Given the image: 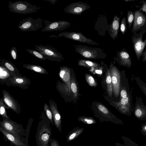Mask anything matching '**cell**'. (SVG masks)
I'll return each mask as SVG.
<instances>
[{
	"label": "cell",
	"mask_w": 146,
	"mask_h": 146,
	"mask_svg": "<svg viewBox=\"0 0 146 146\" xmlns=\"http://www.w3.org/2000/svg\"><path fill=\"white\" fill-rule=\"evenodd\" d=\"M73 46L77 53L87 58L97 59L107 56L104 50L100 48L81 44L73 45Z\"/></svg>",
	"instance_id": "6da1fadb"
},
{
	"label": "cell",
	"mask_w": 146,
	"mask_h": 146,
	"mask_svg": "<svg viewBox=\"0 0 146 146\" xmlns=\"http://www.w3.org/2000/svg\"><path fill=\"white\" fill-rule=\"evenodd\" d=\"M8 8L9 11L15 13L22 14H31L37 12L42 8L33 5L26 1L9 2Z\"/></svg>",
	"instance_id": "7a4b0ae2"
},
{
	"label": "cell",
	"mask_w": 146,
	"mask_h": 146,
	"mask_svg": "<svg viewBox=\"0 0 146 146\" xmlns=\"http://www.w3.org/2000/svg\"><path fill=\"white\" fill-rule=\"evenodd\" d=\"M35 49L46 58L52 62H60L64 60L62 54L52 46L48 45H35Z\"/></svg>",
	"instance_id": "3957f363"
},
{
	"label": "cell",
	"mask_w": 146,
	"mask_h": 146,
	"mask_svg": "<svg viewBox=\"0 0 146 146\" xmlns=\"http://www.w3.org/2000/svg\"><path fill=\"white\" fill-rule=\"evenodd\" d=\"M146 32V27L142 28L139 33H133L131 37V42L134 51L138 60H139L146 45V37L143 41V36Z\"/></svg>",
	"instance_id": "277c9868"
},
{
	"label": "cell",
	"mask_w": 146,
	"mask_h": 146,
	"mask_svg": "<svg viewBox=\"0 0 146 146\" xmlns=\"http://www.w3.org/2000/svg\"><path fill=\"white\" fill-rule=\"evenodd\" d=\"M43 20L41 18L34 19L31 17L23 19L20 21L18 28L23 32L35 31L42 28L44 26L42 25Z\"/></svg>",
	"instance_id": "5b68a950"
},
{
	"label": "cell",
	"mask_w": 146,
	"mask_h": 146,
	"mask_svg": "<svg viewBox=\"0 0 146 146\" xmlns=\"http://www.w3.org/2000/svg\"><path fill=\"white\" fill-rule=\"evenodd\" d=\"M43 23L44 27L41 30L43 32L61 31L69 28L71 25L70 22L63 20L51 22L46 20H43Z\"/></svg>",
	"instance_id": "8992f818"
},
{
	"label": "cell",
	"mask_w": 146,
	"mask_h": 146,
	"mask_svg": "<svg viewBox=\"0 0 146 146\" xmlns=\"http://www.w3.org/2000/svg\"><path fill=\"white\" fill-rule=\"evenodd\" d=\"M58 37L65 38L90 45H99V44L85 36L81 33L75 32H62L59 33Z\"/></svg>",
	"instance_id": "52a82bcc"
},
{
	"label": "cell",
	"mask_w": 146,
	"mask_h": 146,
	"mask_svg": "<svg viewBox=\"0 0 146 146\" xmlns=\"http://www.w3.org/2000/svg\"><path fill=\"white\" fill-rule=\"evenodd\" d=\"M110 70L113 92L114 96L117 97L120 92L121 74L118 68L113 64L110 65Z\"/></svg>",
	"instance_id": "ba28073f"
},
{
	"label": "cell",
	"mask_w": 146,
	"mask_h": 146,
	"mask_svg": "<svg viewBox=\"0 0 146 146\" xmlns=\"http://www.w3.org/2000/svg\"><path fill=\"white\" fill-rule=\"evenodd\" d=\"M2 83L5 84L8 86H12L19 87L22 89H27L31 84L30 79L25 76H13L3 81Z\"/></svg>",
	"instance_id": "9c48e42d"
},
{
	"label": "cell",
	"mask_w": 146,
	"mask_h": 146,
	"mask_svg": "<svg viewBox=\"0 0 146 146\" xmlns=\"http://www.w3.org/2000/svg\"><path fill=\"white\" fill-rule=\"evenodd\" d=\"M145 27H146V15L140 9L135 11L131 32L133 33H137Z\"/></svg>",
	"instance_id": "30bf717a"
},
{
	"label": "cell",
	"mask_w": 146,
	"mask_h": 146,
	"mask_svg": "<svg viewBox=\"0 0 146 146\" xmlns=\"http://www.w3.org/2000/svg\"><path fill=\"white\" fill-rule=\"evenodd\" d=\"M90 7L91 6L86 3L77 2L68 5L64 9V11L65 12L69 14L80 15Z\"/></svg>",
	"instance_id": "8fae6325"
},
{
	"label": "cell",
	"mask_w": 146,
	"mask_h": 146,
	"mask_svg": "<svg viewBox=\"0 0 146 146\" xmlns=\"http://www.w3.org/2000/svg\"><path fill=\"white\" fill-rule=\"evenodd\" d=\"M3 99L6 105L9 109L13 110L17 114L21 112V106L19 102L11 95L10 93L5 90L2 91Z\"/></svg>",
	"instance_id": "7c38bea8"
},
{
	"label": "cell",
	"mask_w": 146,
	"mask_h": 146,
	"mask_svg": "<svg viewBox=\"0 0 146 146\" xmlns=\"http://www.w3.org/2000/svg\"><path fill=\"white\" fill-rule=\"evenodd\" d=\"M136 101L133 110L134 116L140 120H146V106L140 96L136 97Z\"/></svg>",
	"instance_id": "4fadbf2b"
},
{
	"label": "cell",
	"mask_w": 146,
	"mask_h": 146,
	"mask_svg": "<svg viewBox=\"0 0 146 146\" xmlns=\"http://www.w3.org/2000/svg\"><path fill=\"white\" fill-rule=\"evenodd\" d=\"M116 60L121 66L130 68L132 66L131 57L126 49L123 48L120 51H117Z\"/></svg>",
	"instance_id": "5bb4252c"
},
{
	"label": "cell",
	"mask_w": 146,
	"mask_h": 146,
	"mask_svg": "<svg viewBox=\"0 0 146 146\" xmlns=\"http://www.w3.org/2000/svg\"><path fill=\"white\" fill-rule=\"evenodd\" d=\"M49 103V107L52 113L55 125L59 130L61 131V117L58 110L57 105L55 102L52 100H50Z\"/></svg>",
	"instance_id": "9a60e30c"
},
{
	"label": "cell",
	"mask_w": 146,
	"mask_h": 146,
	"mask_svg": "<svg viewBox=\"0 0 146 146\" xmlns=\"http://www.w3.org/2000/svg\"><path fill=\"white\" fill-rule=\"evenodd\" d=\"M59 74L61 79L66 84V86H65L66 88L64 89L66 92H70L71 89L70 69L66 66L61 67Z\"/></svg>",
	"instance_id": "2e32d148"
},
{
	"label": "cell",
	"mask_w": 146,
	"mask_h": 146,
	"mask_svg": "<svg viewBox=\"0 0 146 146\" xmlns=\"http://www.w3.org/2000/svg\"><path fill=\"white\" fill-rule=\"evenodd\" d=\"M0 125L5 130L13 134L20 139L18 135V130L16 127V124L9 119H5L0 122Z\"/></svg>",
	"instance_id": "e0dca14e"
},
{
	"label": "cell",
	"mask_w": 146,
	"mask_h": 146,
	"mask_svg": "<svg viewBox=\"0 0 146 146\" xmlns=\"http://www.w3.org/2000/svg\"><path fill=\"white\" fill-rule=\"evenodd\" d=\"M51 134L50 130L46 125L43 126L38 135V141L42 146H48Z\"/></svg>",
	"instance_id": "ac0fdd59"
},
{
	"label": "cell",
	"mask_w": 146,
	"mask_h": 146,
	"mask_svg": "<svg viewBox=\"0 0 146 146\" xmlns=\"http://www.w3.org/2000/svg\"><path fill=\"white\" fill-rule=\"evenodd\" d=\"M120 17L117 15L114 16L113 20L110 25L108 33L111 38L114 40L117 38L119 27Z\"/></svg>",
	"instance_id": "d6986e66"
},
{
	"label": "cell",
	"mask_w": 146,
	"mask_h": 146,
	"mask_svg": "<svg viewBox=\"0 0 146 146\" xmlns=\"http://www.w3.org/2000/svg\"><path fill=\"white\" fill-rule=\"evenodd\" d=\"M0 65L5 67L13 76H22V75L20 73L17 67L13 63L5 58L0 59Z\"/></svg>",
	"instance_id": "ffe728a7"
},
{
	"label": "cell",
	"mask_w": 146,
	"mask_h": 146,
	"mask_svg": "<svg viewBox=\"0 0 146 146\" xmlns=\"http://www.w3.org/2000/svg\"><path fill=\"white\" fill-rule=\"evenodd\" d=\"M1 132L16 146H25L19 139L11 133L5 130L3 128L0 127Z\"/></svg>",
	"instance_id": "44dd1931"
},
{
	"label": "cell",
	"mask_w": 146,
	"mask_h": 146,
	"mask_svg": "<svg viewBox=\"0 0 146 146\" xmlns=\"http://www.w3.org/2000/svg\"><path fill=\"white\" fill-rule=\"evenodd\" d=\"M22 66L25 68L38 73L49 74L48 72L45 69L40 66L29 64H24Z\"/></svg>",
	"instance_id": "7402d4cb"
},
{
	"label": "cell",
	"mask_w": 146,
	"mask_h": 146,
	"mask_svg": "<svg viewBox=\"0 0 146 146\" xmlns=\"http://www.w3.org/2000/svg\"><path fill=\"white\" fill-rule=\"evenodd\" d=\"M0 81L1 84L5 80L13 77L9 71L5 67L0 66Z\"/></svg>",
	"instance_id": "603a6c76"
},
{
	"label": "cell",
	"mask_w": 146,
	"mask_h": 146,
	"mask_svg": "<svg viewBox=\"0 0 146 146\" xmlns=\"http://www.w3.org/2000/svg\"><path fill=\"white\" fill-rule=\"evenodd\" d=\"M106 82L108 95L110 97H111L112 95L113 91L110 72L109 69H108L107 72Z\"/></svg>",
	"instance_id": "cb8c5ba5"
},
{
	"label": "cell",
	"mask_w": 146,
	"mask_h": 146,
	"mask_svg": "<svg viewBox=\"0 0 146 146\" xmlns=\"http://www.w3.org/2000/svg\"><path fill=\"white\" fill-rule=\"evenodd\" d=\"M132 78L135 80L139 88L146 96V83L143 82L139 76L135 77L132 75Z\"/></svg>",
	"instance_id": "d4e9b609"
},
{
	"label": "cell",
	"mask_w": 146,
	"mask_h": 146,
	"mask_svg": "<svg viewBox=\"0 0 146 146\" xmlns=\"http://www.w3.org/2000/svg\"><path fill=\"white\" fill-rule=\"evenodd\" d=\"M78 64L80 66L91 67L92 68H97L99 66V65L97 63L84 60H79Z\"/></svg>",
	"instance_id": "484cf974"
},
{
	"label": "cell",
	"mask_w": 146,
	"mask_h": 146,
	"mask_svg": "<svg viewBox=\"0 0 146 146\" xmlns=\"http://www.w3.org/2000/svg\"><path fill=\"white\" fill-rule=\"evenodd\" d=\"M26 50L31 55L41 60H46L42 54L37 50L30 49H26Z\"/></svg>",
	"instance_id": "4316f807"
},
{
	"label": "cell",
	"mask_w": 146,
	"mask_h": 146,
	"mask_svg": "<svg viewBox=\"0 0 146 146\" xmlns=\"http://www.w3.org/2000/svg\"><path fill=\"white\" fill-rule=\"evenodd\" d=\"M6 108L9 109L4 103L3 98H1L0 100V114L7 119H9V117L7 115Z\"/></svg>",
	"instance_id": "83f0119b"
},
{
	"label": "cell",
	"mask_w": 146,
	"mask_h": 146,
	"mask_svg": "<svg viewBox=\"0 0 146 146\" xmlns=\"http://www.w3.org/2000/svg\"><path fill=\"white\" fill-rule=\"evenodd\" d=\"M121 138L123 140L124 145L118 143V146H139L137 144L127 137L122 136Z\"/></svg>",
	"instance_id": "f1b7e54d"
},
{
	"label": "cell",
	"mask_w": 146,
	"mask_h": 146,
	"mask_svg": "<svg viewBox=\"0 0 146 146\" xmlns=\"http://www.w3.org/2000/svg\"><path fill=\"white\" fill-rule=\"evenodd\" d=\"M134 19V13L131 10L128 11L127 12V21L129 30L132 27Z\"/></svg>",
	"instance_id": "f546056e"
},
{
	"label": "cell",
	"mask_w": 146,
	"mask_h": 146,
	"mask_svg": "<svg viewBox=\"0 0 146 146\" xmlns=\"http://www.w3.org/2000/svg\"><path fill=\"white\" fill-rule=\"evenodd\" d=\"M44 110L47 117L50 120L52 125H53V117L52 113L49 106L46 103H45L44 104Z\"/></svg>",
	"instance_id": "4dcf8cb0"
},
{
	"label": "cell",
	"mask_w": 146,
	"mask_h": 146,
	"mask_svg": "<svg viewBox=\"0 0 146 146\" xmlns=\"http://www.w3.org/2000/svg\"><path fill=\"white\" fill-rule=\"evenodd\" d=\"M86 80L89 84L91 86H97V83L93 77L89 74H85Z\"/></svg>",
	"instance_id": "1f68e13d"
},
{
	"label": "cell",
	"mask_w": 146,
	"mask_h": 146,
	"mask_svg": "<svg viewBox=\"0 0 146 146\" xmlns=\"http://www.w3.org/2000/svg\"><path fill=\"white\" fill-rule=\"evenodd\" d=\"M127 30V19L123 17L121 20L120 25V31L123 35L126 33Z\"/></svg>",
	"instance_id": "d6a6232c"
},
{
	"label": "cell",
	"mask_w": 146,
	"mask_h": 146,
	"mask_svg": "<svg viewBox=\"0 0 146 146\" xmlns=\"http://www.w3.org/2000/svg\"><path fill=\"white\" fill-rule=\"evenodd\" d=\"M9 53L12 58L14 60H17V57L16 48L15 46L12 47L10 50Z\"/></svg>",
	"instance_id": "836d02e7"
},
{
	"label": "cell",
	"mask_w": 146,
	"mask_h": 146,
	"mask_svg": "<svg viewBox=\"0 0 146 146\" xmlns=\"http://www.w3.org/2000/svg\"><path fill=\"white\" fill-rule=\"evenodd\" d=\"M70 88L74 93V97H76L77 95V89L76 84L73 79L71 80Z\"/></svg>",
	"instance_id": "e575fe53"
},
{
	"label": "cell",
	"mask_w": 146,
	"mask_h": 146,
	"mask_svg": "<svg viewBox=\"0 0 146 146\" xmlns=\"http://www.w3.org/2000/svg\"><path fill=\"white\" fill-rule=\"evenodd\" d=\"M83 130L80 129L74 132L73 133L69 136L68 140V141L71 140L76 137L79 134H80L83 131Z\"/></svg>",
	"instance_id": "d590c367"
},
{
	"label": "cell",
	"mask_w": 146,
	"mask_h": 146,
	"mask_svg": "<svg viewBox=\"0 0 146 146\" xmlns=\"http://www.w3.org/2000/svg\"><path fill=\"white\" fill-rule=\"evenodd\" d=\"M98 108L100 111L105 114L108 115L111 114L109 112L108 110L105 106L102 104H99L98 106Z\"/></svg>",
	"instance_id": "8d00e7d4"
},
{
	"label": "cell",
	"mask_w": 146,
	"mask_h": 146,
	"mask_svg": "<svg viewBox=\"0 0 146 146\" xmlns=\"http://www.w3.org/2000/svg\"><path fill=\"white\" fill-rule=\"evenodd\" d=\"M80 119L82 121L88 124H92L95 122V121L92 118L90 117H81Z\"/></svg>",
	"instance_id": "74e56055"
},
{
	"label": "cell",
	"mask_w": 146,
	"mask_h": 146,
	"mask_svg": "<svg viewBox=\"0 0 146 146\" xmlns=\"http://www.w3.org/2000/svg\"><path fill=\"white\" fill-rule=\"evenodd\" d=\"M139 3H142V4L141 8L139 9L142 12H145L146 14V1L142 0Z\"/></svg>",
	"instance_id": "f35d334b"
},
{
	"label": "cell",
	"mask_w": 146,
	"mask_h": 146,
	"mask_svg": "<svg viewBox=\"0 0 146 146\" xmlns=\"http://www.w3.org/2000/svg\"><path fill=\"white\" fill-rule=\"evenodd\" d=\"M141 133L143 135L146 136V123L141 125Z\"/></svg>",
	"instance_id": "ab89813d"
},
{
	"label": "cell",
	"mask_w": 146,
	"mask_h": 146,
	"mask_svg": "<svg viewBox=\"0 0 146 146\" xmlns=\"http://www.w3.org/2000/svg\"><path fill=\"white\" fill-rule=\"evenodd\" d=\"M143 57L142 61L143 62H145L146 61V49L143 52L142 56Z\"/></svg>",
	"instance_id": "60d3db41"
},
{
	"label": "cell",
	"mask_w": 146,
	"mask_h": 146,
	"mask_svg": "<svg viewBox=\"0 0 146 146\" xmlns=\"http://www.w3.org/2000/svg\"><path fill=\"white\" fill-rule=\"evenodd\" d=\"M50 146H60L56 140L53 141L50 143Z\"/></svg>",
	"instance_id": "b9f144b4"
},
{
	"label": "cell",
	"mask_w": 146,
	"mask_h": 146,
	"mask_svg": "<svg viewBox=\"0 0 146 146\" xmlns=\"http://www.w3.org/2000/svg\"><path fill=\"white\" fill-rule=\"evenodd\" d=\"M44 1H48L50 2L52 5H54L55 3L58 0H42Z\"/></svg>",
	"instance_id": "7bdbcfd3"
},
{
	"label": "cell",
	"mask_w": 146,
	"mask_h": 146,
	"mask_svg": "<svg viewBox=\"0 0 146 146\" xmlns=\"http://www.w3.org/2000/svg\"><path fill=\"white\" fill-rule=\"evenodd\" d=\"M95 72L97 74H102V71L101 68H100L99 69H97L95 70Z\"/></svg>",
	"instance_id": "ee69618b"
},
{
	"label": "cell",
	"mask_w": 146,
	"mask_h": 146,
	"mask_svg": "<svg viewBox=\"0 0 146 146\" xmlns=\"http://www.w3.org/2000/svg\"><path fill=\"white\" fill-rule=\"evenodd\" d=\"M135 0H124V1L126 2H132V1H134Z\"/></svg>",
	"instance_id": "f6af8a7d"
},
{
	"label": "cell",
	"mask_w": 146,
	"mask_h": 146,
	"mask_svg": "<svg viewBox=\"0 0 146 146\" xmlns=\"http://www.w3.org/2000/svg\"><path fill=\"white\" fill-rule=\"evenodd\" d=\"M49 37H55V38H57L58 37V36H56L55 35H51V36H49Z\"/></svg>",
	"instance_id": "bcb514c9"
},
{
	"label": "cell",
	"mask_w": 146,
	"mask_h": 146,
	"mask_svg": "<svg viewBox=\"0 0 146 146\" xmlns=\"http://www.w3.org/2000/svg\"><path fill=\"white\" fill-rule=\"evenodd\" d=\"M25 146H26L25 145Z\"/></svg>",
	"instance_id": "7dc6e473"
}]
</instances>
